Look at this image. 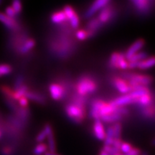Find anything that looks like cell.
I'll return each mask as SVG.
<instances>
[{
    "label": "cell",
    "mask_w": 155,
    "mask_h": 155,
    "mask_svg": "<svg viewBox=\"0 0 155 155\" xmlns=\"http://www.w3.org/2000/svg\"><path fill=\"white\" fill-rule=\"evenodd\" d=\"M65 112L70 119L77 124H80L85 117L84 106L80 102L75 101L73 104L67 105Z\"/></svg>",
    "instance_id": "1"
},
{
    "label": "cell",
    "mask_w": 155,
    "mask_h": 155,
    "mask_svg": "<svg viewBox=\"0 0 155 155\" xmlns=\"http://www.w3.org/2000/svg\"><path fill=\"white\" fill-rule=\"evenodd\" d=\"M97 89V84L95 81L88 76H82L78 81L76 91L79 96H84L88 94H92Z\"/></svg>",
    "instance_id": "2"
},
{
    "label": "cell",
    "mask_w": 155,
    "mask_h": 155,
    "mask_svg": "<svg viewBox=\"0 0 155 155\" xmlns=\"http://www.w3.org/2000/svg\"><path fill=\"white\" fill-rule=\"evenodd\" d=\"M124 78L129 79L131 82L135 83L140 86H147L150 85L152 83L153 78L151 76L145 75H139V74H126Z\"/></svg>",
    "instance_id": "3"
},
{
    "label": "cell",
    "mask_w": 155,
    "mask_h": 155,
    "mask_svg": "<svg viewBox=\"0 0 155 155\" xmlns=\"http://www.w3.org/2000/svg\"><path fill=\"white\" fill-rule=\"evenodd\" d=\"M63 12L65 13L67 19L70 20L71 25L73 28H77L79 26V18L73 7L70 5L65 6L63 9Z\"/></svg>",
    "instance_id": "4"
},
{
    "label": "cell",
    "mask_w": 155,
    "mask_h": 155,
    "mask_svg": "<svg viewBox=\"0 0 155 155\" xmlns=\"http://www.w3.org/2000/svg\"><path fill=\"white\" fill-rule=\"evenodd\" d=\"M112 83L115 88L121 94L126 95L130 93V86H129V83L125 79L121 78L119 77H115L112 80Z\"/></svg>",
    "instance_id": "5"
},
{
    "label": "cell",
    "mask_w": 155,
    "mask_h": 155,
    "mask_svg": "<svg viewBox=\"0 0 155 155\" xmlns=\"http://www.w3.org/2000/svg\"><path fill=\"white\" fill-rule=\"evenodd\" d=\"M110 2H111L108 1V0H97V1H95L87 10L86 14H85V17L89 18V17H92L97 11L105 7Z\"/></svg>",
    "instance_id": "6"
},
{
    "label": "cell",
    "mask_w": 155,
    "mask_h": 155,
    "mask_svg": "<svg viewBox=\"0 0 155 155\" xmlns=\"http://www.w3.org/2000/svg\"><path fill=\"white\" fill-rule=\"evenodd\" d=\"M43 130L46 134L48 137V149H49V152L52 153H55L56 152V145L55 137H54L53 131L51 127L49 124H46Z\"/></svg>",
    "instance_id": "7"
},
{
    "label": "cell",
    "mask_w": 155,
    "mask_h": 155,
    "mask_svg": "<svg viewBox=\"0 0 155 155\" xmlns=\"http://www.w3.org/2000/svg\"><path fill=\"white\" fill-rule=\"evenodd\" d=\"M145 42L142 39H139V40H136L134 43L129 47V49L127 50V53L125 54L126 59L129 60L131 57H132L134 55L137 53L140 50L141 48L144 47Z\"/></svg>",
    "instance_id": "8"
},
{
    "label": "cell",
    "mask_w": 155,
    "mask_h": 155,
    "mask_svg": "<svg viewBox=\"0 0 155 155\" xmlns=\"http://www.w3.org/2000/svg\"><path fill=\"white\" fill-rule=\"evenodd\" d=\"M94 134L96 139L100 141H104L106 137V131L101 119L95 120L94 124Z\"/></svg>",
    "instance_id": "9"
},
{
    "label": "cell",
    "mask_w": 155,
    "mask_h": 155,
    "mask_svg": "<svg viewBox=\"0 0 155 155\" xmlns=\"http://www.w3.org/2000/svg\"><path fill=\"white\" fill-rule=\"evenodd\" d=\"M49 91L52 98L54 100L58 101L63 98L64 95V89L63 86L57 83H52L50 85Z\"/></svg>",
    "instance_id": "10"
},
{
    "label": "cell",
    "mask_w": 155,
    "mask_h": 155,
    "mask_svg": "<svg viewBox=\"0 0 155 155\" xmlns=\"http://www.w3.org/2000/svg\"><path fill=\"white\" fill-rule=\"evenodd\" d=\"M131 3L134 5L137 11L144 14L150 11L151 4H152L153 2L148 1V0H134L131 2Z\"/></svg>",
    "instance_id": "11"
},
{
    "label": "cell",
    "mask_w": 155,
    "mask_h": 155,
    "mask_svg": "<svg viewBox=\"0 0 155 155\" xmlns=\"http://www.w3.org/2000/svg\"><path fill=\"white\" fill-rule=\"evenodd\" d=\"M114 106L117 107H123L124 106L129 104H136V100L131 97L130 94L124 95L121 97H119L113 101H111Z\"/></svg>",
    "instance_id": "12"
},
{
    "label": "cell",
    "mask_w": 155,
    "mask_h": 155,
    "mask_svg": "<svg viewBox=\"0 0 155 155\" xmlns=\"http://www.w3.org/2000/svg\"><path fill=\"white\" fill-rule=\"evenodd\" d=\"M106 102L103 101L101 100H94L92 103L91 109L90 111V116L91 117L96 119H100L99 118V111L101 108L104 105Z\"/></svg>",
    "instance_id": "13"
},
{
    "label": "cell",
    "mask_w": 155,
    "mask_h": 155,
    "mask_svg": "<svg viewBox=\"0 0 155 155\" xmlns=\"http://www.w3.org/2000/svg\"><path fill=\"white\" fill-rule=\"evenodd\" d=\"M0 22H2L7 28L10 30L17 28V23L15 18H11L2 12H0Z\"/></svg>",
    "instance_id": "14"
},
{
    "label": "cell",
    "mask_w": 155,
    "mask_h": 155,
    "mask_svg": "<svg viewBox=\"0 0 155 155\" xmlns=\"http://www.w3.org/2000/svg\"><path fill=\"white\" fill-rule=\"evenodd\" d=\"M112 16V9L111 7L106 5L102 11L101 12L99 15H98V21H99L101 24H104V23L107 22L109 20Z\"/></svg>",
    "instance_id": "15"
},
{
    "label": "cell",
    "mask_w": 155,
    "mask_h": 155,
    "mask_svg": "<svg viewBox=\"0 0 155 155\" xmlns=\"http://www.w3.org/2000/svg\"><path fill=\"white\" fill-rule=\"evenodd\" d=\"M101 26V24L98 21V18H94L92 20H91L90 22L88 24V26H87V28H88L87 33H88V37H91L92 34H94L96 32L97 29L99 28Z\"/></svg>",
    "instance_id": "16"
},
{
    "label": "cell",
    "mask_w": 155,
    "mask_h": 155,
    "mask_svg": "<svg viewBox=\"0 0 155 155\" xmlns=\"http://www.w3.org/2000/svg\"><path fill=\"white\" fill-rule=\"evenodd\" d=\"M154 66H155V56H152L139 62L138 65V68L141 70H147Z\"/></svg>",
    "instance_id": "17"
},
{
    "label": "cell",
    "mask_w": 155,
    "mask_h": 155,
    "mask_svg": "<svg viewBox=\"0 0 155 155\" xmlns=\"http://www.w3.org/2000/svg\"><path fill=\"white\" fill-rule=\"evenodd\" d=\"M114 139V128L113 126L108 127L107 130L106 131V137L104 139V145L105 146H112Z\"/></svg>",
    "instance_id": "18"
},
{
    "label": "cell",
    "mask_w": 155,
    "mask_h": 155,
    "mask_svg": "<svg viewBox=\"0 0 155 155\" xmlns=\"http://www.w3.org/2000/svg\"><path fill=\"white\" fill-rule=\"evenodd\" d=\"M67 19V17L65 16V13L63 11H59L57 12L53 13L51 16V21L55 24H60L63 23Z\"/></svg>",
    "instance_id": "19"
},
{
    "label": "cell",
    "mask_w": 155,
    "mask_h": 155,
    "mask_svg": "<svg viewBox=\"0 0 155 155\" xmlns=\"http://www.w3.org/2000/svg\"><path fill=\"white\" fill-rule=\"evenodd\" d=\"M28 91V86L23 85V86H21L20 88H19L18 89H17V90H15V91H13L11 99L19 100V98H22V96H25V94H26V93Z\"/></svg>",
    "instance_id": "20"
},
{
    "label": "cell",
    "mask_w": 155,
    "mask_h": 155,
    "mask_svg": "<svg viewBox=\"0 0 155 155\" xmlns=\"http://www.w3.org/2000/svg\"><path fill=\"white\" fill-rule=\"evenodd\" d=\"M25 97L28 99H30L32 101H35L40 103V104H44L45 103V98L42 97L41 95L36 94V93L28 91L25 94Z\"/></svg>",
    "instance_id": "21"
},
{
    "label": "cell",
    "mask_w": 155,
    "mask_h": 155,
    "mask_svg": "<svg viewBox=\"0 0 155 155\" xmlns=\"http://www.w3.org/2000/svg\"><path fill=\"white\" fill-rule=\"evenodd\" d=\"M121 116H122L119 114L113 113L111 114H109V115L103 116L100 119H101L103 121L106 122V123H111V122L118 121L119 120L121 119Z\"/></svg>",
    "instance_id": "22"
},
{
    "label": "cell",
    "mask_w": 155,
    "mask_h": 155,
    "mask_svg": "<svg viewBox=\"0 0 155 155\" xmlns=\"http://www.w3.org/2000/svg\"><path fill=\"white\" fill-rule=\"evenodd\" d=\"M148 58V54H147L146 52H139V53H136L135 55H134L132 57H131L128 60L129 62H137V63H139V62L144 61V60L147 59Z\"/></svg>",
    "instance_id": "23"
},
{
    "label": "cell",
    "mask_w": 155,
    "mask_h": 155,
    "mask_svg": "<svg viewBox=\"0 0 155 155\" xmlns=\"http://www.w3.org/2000/svg\"><path fill=\"white\" fill-rule=\"evenodd\" d=\"M151 102H152V96L150 94H147L139 98L136 104H139L141 106H147L150 105Z\"/></svg>",
    "instance_id": "24"
},
{
    "label": "cell",
    "mask_w": 155,
    "mask_h": 155,
    "mask_svg": "<svg viewBox=\"0 0 155 155\" xmlns=\"http://www.w3.org/2000/svg\"><path fill=\"white\" fill-rule=\"evenodd\" d=\"M35 45V42L32 39H29L25 42L24 45L20 48V52L22 53H26L30 51L31 49L34 48Z\"/></svg>",
    "instance_id": "25"
},
{
    "label": "cell",
    "mask_w": 155,
    "mask_h": 155,
    "mask_svg": "<svg viewBox=\"0 0 155 155\" xmlns=\"http://www.w3.org/2000/svg\"><path fill=\"white\" fill-rule=\"evenodd\" d=\"M48 150V145L45 144V143H40L37 146L35 147L33 153L35 155H41L47 152Z\"/></svg>",
    "instance_id": "26"
},
{
    "label": "cell",
    "mask_w": 155,
    "mask_h": 155,
    "mask_svg": "<svg viewBox=\"0 0 155 155\" xmlns=\"http://www.w3.org/2000/svg\"><path fill=\"white\" fill-rule=\"evenodd\" d=\"M128 65H129V61H127L125 55H124V54L120 53L119 61H118L117 63V68L124 70L128 68Z\"/></svg>",
    "instance_id": "27"
},
{
    "label": "cell",
    "mask_w": 155,
    "mask_h": 155,
    "mask_svg": "<svg viewBox=\"0 0 155 155\" xmlns=\"http://www.w3.org/2000/svg\"><path fill=\"white\" fill-rule=\"evenodd\" d=\"M119 53H114L111 55L109 61V66L111 68H117V63L119 58Z\"/></svg>",
    "instance_id": "28"
},
{
    "label": "cell",
    "mask_w": 155,
    "mask_h": 155,
    "mask_svg": "<svg viewBox=\"0 0 155 155\" xmlns=\"http://www.w3.org/2000/svg\"><path fill=\"white\" fill-rule=\"evenodd\" d=\"M114 128V139H120L121 134V124L119 122H116L113 126Z\"/></svg>",
    "instance_id": "29"
},
{
    "label": "cell",
    "mask_w": 155,
    "mask_h": 155,
    "mask_svg": "<svg viewBox=\"0 0 155 155\" xmlns=\"http://www.w3.org/2000/svg\"><path fill=\"white\" fill-rule=\"evenodd\" d=\"M103 150H104L105 152L107 153L108 155H116L117 154H119L120 150H116V148H114V147L112 146H105L103 147Z\"/></svg>",
    "instance_id": "30"
},
{
    "label": "cell",
    "mask_w": 155,
    "mask_h": 155,
    "mask_svg": "<svg viewBox=\"0 0 155 155\" xmlns=\"http://www.w3.org/2000/svg\"><path fill=\"white\" fill-rule=\"evenodd\" d=\"M12 72V68L9 65H0V76L9 74Z\"/></svg>",
    "instance_id": "31"
},
{
    "label": "cell",
    "mask_w": 155,
    "mask_h": 155,
    "mask_svg": "<svg viewBox=\"0 0 155 155\" xmlns=\"http://www.w3.org/2000/svg\"><path fill=\"white\" fill-rule=\"evenodd\" d=\"M12 9H14V11L15 12L16 14H18V13L22 11V3H21L20 1L19 0H15L12 2Z\"/></svg>",
    "instance_id": "32"
},
{
    "label": "cell",
    "mask_w": 155,
    "mask_h": 155,
    "mask_svg": "<svg viewBox=\"0 0 155 155\" xmlns=\"http://www.w3.org/2000/svg\"><path fill=\"white\" fill-rule=\"evenodd\" d=\"M133 147L129 144V143L127 142H122L121 145V147H120V151L124 153V154H127L129 152L132 150Z\"/></svg>",
    "instance_id": "33"
},
{
    "label": "cell",
    "mask_w": 155,
    "mask_h": 155,
    "mask_svg": "<svg viewBox=\"0 0 155 155\" xmlns=\"http://www.w3.org/2000/svg\"><path fill=\"white\" fill-rule=\"evenodd\" d=\"M76 38L80 40H85L86 39L88 38V35L86 31L80 30L76 32Z\"/></svg>",
    "instance_id": "34"
},
{
    "label": "cell",
    "mask_w": 155,
    "mask_h": 155,
    "mask_svg": "<svg viewBox=\"0 0 155 155\" xmlns=\"http://www.w3.org/2000/svg\"><path fill=\"white\" fill-rule=\"evenodd\" d=\"M5 12H6V15L7 16H8L9 17H11V18H15V16H16V13H15V12L14 11V9H12V7H7V8L5 9Z\"/></svg>",
    "instance_id": "35"
},
{
    "label": "cell",
    "mask_w": 155,
    "mask_h": 155,
    "mask_svg": "<svg viewBox=\"0 0 155 155\" xmlns=\"http://www.w3.org/2000/svg\"><path fill=\"white\" fill-rule=\"evenodd\" d=\"M46 137H47V136H46L45 132L44 130H42L38 134V136H37L36 141L39 143H41L42 141H44L45 139H46Z\"/></svg>",
    "instance_id": "36"
},
{
    "label": "cell",
    "mask_w": 155,
    "mask_h": 155,
    "mask_svg": "<svg viewBox=\"0 0 155 155\" xmlns=\"http://www.w3.org/2000/svg\"><path fill=\"white\" fill-rule=\"evenodd\" d=\"M23 81H24V78H23L22 76H19L17 78L15 84V90H17V89H18L19 88H20L21 86H23Z\"/></svg>",
    "instance_id": "37"
},
{
    "label": "cell",
    "mask_w": 155,
    "mask_h": 155,
    "mask_svg": "<svg viewBox=\"0 0 155 155\" xmlns=\"http://www.w3.org/2000/svg\"><path fill=\"white\" fill-rule=\"evenodd\" d=\"M122 142H123V141L121 140V139H114L113 144H112V147H114V148L116 149V150H120V147H121ZM120 152H121V151H120Z\"/></svg>",
    "instance_id": "38"
},
{
    "label": "cell",
    "mask_w": 155,
    "mask_h": 155,
    "mask_svg": "<svg viewBox=\"0 0 155 155\" xmlns=\"http://www.w3.org/2000/svg\"><path fill=\"white\" fill-rule=\"evenodd\" d=\"M19 101V104L22 107L25 108L27 107L28 106V99L25 96H22V98H20Z\"/></svg>",
    "instance_id": "39"
},
{
    "label": "cell",
    "mask_w": 155,
    "mask_h": 155,
    "mask_svg": "<svg viewBox=\"0 0 155 155\" xmlns=\"http://www.w3.org/2000/svg\"><path fill=\"white\" fill-rule=\"evenodd\" d=\"M141 154V151L139 149H137V148H132V150H131L130 152H129L127 154H124V155H139Z\"/></svg>",
    "instance_id": "40"
},
{
    "label": "cell",
    "mask_w": 155,
    "mask_h": 155,
    "mask_svg": "<svg viewBox=\"0 0 155 155\" xmlns=\"http://www.w3.org/2000/svg\"><path fill=\"white\" fill-rule=\"evenodd\" d=\"M139 63L137 62H129V65H128V68L134 69L138 68Z\"/></svg>",
    "instance_id": "41"
},
{
    "label": "cell",
    "mask_w": 155,
    "mask_h": 155,
    "mask_svg": "<svg viewBox=\"0 0 155 155\" xmlns=\"http://www.w3.org/2000/svg\"><path fill=\"white\" fill-rule=\"evenodd\" d=\"M12 150L9 148H5L2 151V155H11Z\"/></svg>",
    "instance_id": "42"
},
{
    "label": "cell",
    "mask_w": 155,
    "mask_h": 155,
    "mask_svg": "<svg viewBox=\"0 0 155 155\" xmlns=\"http://www.w3.org/2000/svg\"><path fill=\"white\" fill-rule=\"evenodd\" d=\"M44 154H45V155H60V154H56V153H52V152H45Z\"/></svg>",
    "instance_id": "43"
},
{
    "label": "cell",
    "mask_w": 155,
    "mask_h": 155,
    "mask_svg": "<svg viewBox=\"0 0 155 155\" xmlns=\"http://www.w3.org/2000/svg\"><path fill=\"white\" fill-rule=\"evenodd\" d=\"M99 155H108V154L105 152V151H104V150L102 149V150H101L100 153H99Z\"/></svg>",
    "instance_id": "44"
},
{
    "label": "cell",
    "mask_w": 155,
    "mask_h": 155,
    "mask_svg": "<svg viewBox=\"0 0 155 155\" xmlns=\"http://www.w3.org/2000/svg\"><path fill=\"white\" fill-rule=\"evenodd\" d=\"M152 145H154V146H155V139H153V140H152Z\"/></svg>",
    "instance_id": "45"
},
{
    "label": "cell",
    "mask_w": 155,
    "mask_h": 155,
    "mask_svg": "<svg viewBox=\"0 0 155 155\" xmlns=\"http://www.w3.org/2000/svg\"><path fill=\"white\" fill-rule=\"evenodd\" d=\"M116 155H121V154L119 153V154H116Z\"/></svg>",
    "instance_id": "46"
},
{
    "label": "cell",
    "mask_w": 155,
    "mask_h": 155,
    "mask_svg": "<svg viewBox=\"0 0 155 155\" xmlns=\"http://www.w3.org/2000/svg\"><path fill=\"white\" fill-rule=\"evenodd\" d=\"M1 4H2V1H0V5H1Z\"/></svg>",
    "instance_id": "47"
},
{
    "label": "cell",
    "mask_w": 155,
    "mask_h": 155,
    "mask_svg": "<svg viewBox=\"0 0 155 155\" xmlns=\"http://www.w3.org/2000/svg\"><path fill=\"white\" fill-rule=\"evenodd\" d=\"M143 155H146V154H143Z\"/></svg>",
    "instance_id": "48"
}]
</instances>
